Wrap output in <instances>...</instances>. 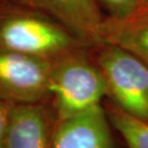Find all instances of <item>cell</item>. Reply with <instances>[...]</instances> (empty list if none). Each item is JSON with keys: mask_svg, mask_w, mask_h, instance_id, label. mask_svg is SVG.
<instances>
[{"mask_svg": "<svg viewBox=\"0 0 148 148\" xmlns=\"http://www.w3.org/2000/svg\"><path fill=\"white\" fill-rule=\"evenodd\" d=\"M106 112L112 127L120 133L127 148H148V123L122 111L109 102Z\"/></svg>", "mask_w": 148, "mask_h": 148, "instance_id": "obj_9", "label": "cell"}, {"mask_svg": "<svg viewBox=\"0 0 148 148\" xmlns=\"http://www.w3.org/2000/svg\"><path fill=\"white\" fill-rule=\"evenodd\" d=\"M91 46L49 16L10 0H0V49L55 59Z\"/></svg>", "mask_w": 148, "mask_h": 148, "instance_id": "obj_1", "label": "cell"}, {"mask_svg": "<svg viewBox=\"0 0 148 148\" xmlns=\"http://www.w3.org/2000/svg\"><path fill=\"white\" fill-rule=\"evenodd\" d=\"M52 59L0 49V98L9 104L49 100Z\"/></svg>", "mask_w": 148, "mask_h": 148, "instance_id": "obj_4", "label": "cell"}, {"mask_svg": "<svg viewBox=\"0 0 148 148\" xmlns=\"http://www.w3.org/2000/svg\"><path fill=\"white\" fill-rule=\"evenodd\" d=\"M11 106H12L11 104L0 98V148H2L3 146L5 132H7V127L10 119Z\"/></svg>", "mask_w": 148, "mask_h": 148, "instance_id": "obj_11", "label": "cell"}, {"mask_svg": "<svg viewBox=\"0 0 148 148\" xmlns=\"http://www.w3.org/2000/svg\"><path fill=\"white\" fill-rule=\"evenodd\" d=\"M52 148H114L112 125L102 104L57 122Z\"/></svg>", "mask_w": 148, "mask_h": 148, "instance_id": "obj_7", "label": "cell"}, {"mask_svg": "<svg viewBox=\"0 0 148 148\" xmlns=\"http://www.w3.org/2000/svg\"><path fill=\"white\" fill-rule=\"evenodd\" d=\"M89 54L106 81V98L122 111L148 123V66L116 44L99 42Z\"/></svg>", "mask_w": 148, "mask_h": 148, "instance_id": "obj_3", "label": "cell"}, {"mask_svg": "<svg viewBox=\"0 0 148 148\" xmlns=\"http://www.w3.org/2000/svg\"><path fill=\"white\" fill-rule=\"evenodd\" d=\"M140 2H142V0H140Z\"/></svg>", "mask_w": 148, "mask_h": 148, "instance_id": "obj_13", "label": "cell"}, {"mask_svg": "<svg viewBox=\"0 0 148 148\" xmlns=\"http://www.w3.org/2000/svg\"><path fill=\"white\" fill-rule=\"evenodd\" d=\"M98 5L108 12V16L123 19L138 9L140 0H97Z\"/></svg>", "mask_w": 148, "mask_h": 148, "instance_id": "obj_10", "label": "cell"}, {"mask_svg": "<svg viewBox=\"0 0 148 148\" xmlns=\"http://www.w3.org/2000/svg\"><path fill=\"white\" fill-rule=\"evenodd\" d=\"M99 42L116 44L135 54L148 66V11H136L123 19L104 16Z\"/></svg>", "mask_w": 148, "mask_h": 148, "instance_id": "obj_8", "label": "cell"}, {"mask_svg": "<svg viewBox=\"0 0 148 148\" xmlns=\"http://www.w3.org/2000/svg\"><path fill=\"white\" fill-rule=\"evenodd\" d=\"M136 11L138 12H147L148 11V0H142L140 5L138 7V9ZM135 11V12H136Z\"/></svg>", "mask_w": 148, "mask_h": 148, "instance_id": "obj_12", "label": "cell"}, {"mask_svg": "<svg viewBox=\"0 0 148 148\" xmlns=\"http://www.w3.org/2000/svg\"><path fill=\"white\" fill-rule=\"evenodd\" d=\"M43 12L68 27L76 35L93 45L104 16L97 0H10Z\"/></svg>", "mask_w": 148, "mask_h": 148, "instance_id": "obj_6", "label": "cell"}, {"mask_svg": "<svg viewBox=\"0 0 148 148\" xmlns=\"http://www.w3.org/2000/svg\"><path fill=\"white\" fill-rule=\"evenodd\" d=\"M89 47L78 48L53 59L49 101L58 121L101 104L106 98V81L90 56Z\"/></svg>", "mask_w": 148, "mask_h": 148, "instance_id": "obj_2", "label": "cell"}, {"mask_svg": "<svg viewBox=\"0 0 148 148\" xmlns=\"http://www.w3.org/2000/svg\"><path fill=\"white\" fill-rule=\"evenodd\" d=\"M57 122L49 100L13 104L2 148H52Z\"/></svg>", "mask_w": 148, "mask_h": 148, "instance_id": "obj_5", "label": "cell"}]
</instances>
